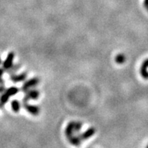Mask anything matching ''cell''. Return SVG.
<instances>
[{
    "instance_id": "1",
    "label": "cell",
    "mask_w": 148,
    "mask_h": 148,
    "mask_svg": "<svg viewBox=\"0 0 148 148\" xmlns=\"http://www.w3.org/2000/svg\"><path fill=\"white\" fill-rule=\"evenodd\" d=\"M40 96L39 91L36 89H31V90H28L27 92H26V95H25L23 99V103H26L29 102V100H36L38 99Z\"/></svg>"
},
{
    "instance_id": "2",
    "label": "cell",
    "mask_w": 148,
    "mask_h": 148,
    "mask_svg": "<svg viewBox=\"0 0 148 148\" xmlns=\"http://www.w3.org/2000/svg\"><path fill=\"white\" fill-rule=\"evenodd\" d=\"M40 82V80L38 77H32V78L29 79L27 81L24 83V84L22 86V90L23 92H27L28 90H31V89L34 88L35 86H37Z\"/></svg>"
},
{
    "instance_id": "3",
    "label": "cell",
    "mask_w": 148,
    "mask_h": 148,
    "mask_svg": "<svg viewBox=\"0 0 148 148\" xmlns=\"http://www.w3.org/2000/svg\"><path fill=\"white\" fill-rule=\"evenodd\" d=\"M23 107L25 108L27 112H29L33 116H38L39 114L40 108L36 105H30L29 104V102H26V103H23Z\"/></svg>"
},
{
    "instance_id": "4",
    "label": "cell",
    "mask_w": 148,
    "mask_h": 148,
    "mask_svg": "<svg viewBox=\"0 0 148 148\" xmlns=\"http://www.w3.org/2000/svg\"><path fill=\"white\" fill-rule=\"evenodd\" d=\"M96 130L94 127H90L89 128L88 130H86L84 132H83L81 134H79L78 136L80 138L81 141H86L90 138L92 137L95 133H96Z\"/></svg>"
},
{
    "instance_id": "5",
    "label": "cell",
    "mask_w": 148,
    "mask_h": 148,
    "mask_svg": "<svg viewBox=\"0 0 148 148\" xmlns=\"http://www.w3.org/2000/svg\"><path fill=\"white\" fill-rule=\"evenodd\" d=\"M14 59V53L13 52H10L8 54L7 57L3 62V69L5 70H8L11 66H13Z\"/></svg>"
},
{
    "instance_id": "6",
    "label": "cell",
    "mask_w": 148,
    "mask_h": 148,
    "mask_svg": "<svg viewBox=\"0 0 148 148\" xmlns=\"http://www.w3.org/2000/svg\"><path fill=\"white\" fill-rule=\"evenodd\" d=\"M26 77H27V74H26V72H23V73L19 74V75H15V74L11 75V78L10 79L14 83H19L25 81Z\"/></svg>"
},
{
    "instance_id": "7",
    "label": "cell",
    "mask_w": 148,
    "mask_h": 148,
    "mask_svg": "<svg viewBox=\"0 0 148 148\" xmlns=\"http://www.w3.org/2000/svg\"><path fill=\"white\" fill-rule=\"evenodd\" d=\"M75 121H71L68 123L66 130H65V135L67 138L71 135H73L74 132H75Z\"/></svg>"
},
{
    "instance_id": "8",
    "label": "cell",
    "mask_w": 148,
    "mask_h": 148,
    "mask_svg": "<svg viewBox=\"0 0 148 148\" xmlns=\"http://www.w3.org/2000/svg\"><path fill=\"white\" fill-rule=\"evenodd\" d=\"M68 141H69V142L71 144V145H74V146L75 147H79L80 145H81V140L80 139V138H79L78 135H71V136H70L69 138H68Z\"/></svg>"
},
{
    "instance_id": "9",
    "label": "cell",
    "mask_w": 148,
    "mask_h": 148,
    "mask_svg": "<svg viewBox=\"0 0 148 148\" xmlns=\"http://www.w3.org/2000/svg\"><path fill=\"white\" fill-rule=\"evenodd\" d=\"M19 92V89L16 86H11L10 88L5 90V92H4V95L6 96L7 97H11L12 96H14L16 94H17Z\"/></svg>"
},
{
    "instance_id": "10",
    "label": "cell",
    "mask_w": 148,
    "mask_h": 148,
    "mask_svg": "<svg viewBox=\"0 0 148 148\" xmlns=\"http://www.w3.org/2000/svg\"><path fill=\"white\" fill-rule=\"evenodd\" d=\"M11 108L13 110L14 112L18 113L21 110V103L18 100H13L11 103Z\"/></svg>"
},
{
    "instance_id": "11",
    "label": "cell",
    "mask_w": 148,
    "mask_h": 148,
    "mask_svg": "<svg viewBox=\"0 0 148 148\" xmlns=\"http://www.w3.org/2000/svg\"><path fill=\"white\" fill-rule=\"evenodd\" d=\"M126 56L123 53H119L115 57V62H116L119 65H121V64L124 63L125 61H126Z\"/></svg>"
},
{
    "instance_id": "12",
    "label": "cell",
    "mask_w": 148,
    "mask_h": 148,
    "mask_svg": "<svg viewBox=\"0 0 148 148\" xmlns=\"http://www.w3.org/2000/svg\"><path fill=\"white\" fill-rule=\"evenodd\" d=\"M20 67H21V66H20V65H19V64L13 65V66L10 68L8 70V74H11V75H14V74H15L17 71H18V69H20Z\"/></svg>"
},
{
    "instance_id": "13",
    "label": "cell",
    "mask_w": 148,
    "mask_h": 148,
    "mask_svg": "<svg viewBox=\"0 0 148 148\" xmlns=\"http://www.w3.org/2000/svg\"><path fill=\"white\" fill-rule=\"evenodd\" d=\"M82 129V123L81 122H75V132H77V133H79V132L81 131V130Z\"/></svg>"
},
{
    "instance_id": "14",
    "label": "cell",
    "mask_w": 148,
    "mask_h": 148,
    "mask_svg": "<svg viewBox=\"0 0 148 148\" xmlns=\"http://www.w3.org/2000/svg\"><path fill=\"white\" fill-rule=\"evenodd\" d=\"M141 69H148V59L144 61V62L141 65Z\"/></svg>"
},
{
    "instance_id": "15",
    "label": "cell",
    "mask_w": 148,
    "mask_h": 148,
    "mask_svg": "<svg viewBox=\"0 0 148 148\" xmlns=\"http://www.w3.org/2000/svg\"><path fill=\"white\" fill-rule=\"evenodd\" d=\"M3 74H4V69H1V68H0V84H4V81H3V79L2 78Z\"/></svg>"
},
{
    "instance_id": "16",
    "label": "cell",
    "mask_w": 148,
    "mask_h": 148,
    "mask_svg": "<svg viewBox=\"0 0 148 148\" xmlns=\"http://www.w3.org/2000/svg\"><path fill=\"white\" fill-rule=\"evenodd\" d=\"M5 91V87L3 84H0V93L1 92H3Z\"/></svg>"
},
{
    "instance_id": "17",
    "label": "cell",
    "mask_w": 148,
    "mask_h": 148,
    "mask_svg": "<svg viewBox=\"0 0 148 148\" xmlns=\"http://www.w3.org/2000/svg\"><path fill=\"white\" fill-rule=\"evenodd\" d=\"M144 5L146 8L147 9H148V0H145L144 1Z\"/></svg>"
},
{
    "instance_id": "18",
    "label": "cell",
    "mask_w": 148,
    "mask_h": 148,
    "mask_svg": "<svg viewBox=\"0 0 148 148\" xmlns=\"http://www.w3.org/2000/svg\"><path fill=\"white\" fill-rule=\"evenodd\" d=\"M2 64V59H1V57H0V65Z\"/></svg>"
},
{
    "instance_id": "19",
    "label": "cell",
    "mask_w": 148,
    "mask_h": 148,
    "mask_svg": "<svg viewBox=\"0 0 148 148\" xmlns=\"http://www.w3.org/2000/svg\"><path fill=\"white\" fill-rule=\"evenodd\" d=\"M146 148H148V145H147V147Z\"/></svg>"
},
{
    "instance_id": "20",
    "label": "cell",
    "mask_w": 148,
    "mask_h": 148,
    "mask_svg": "<svg viewBox=\"0 0 148 148\" xmlns=\"http://www.w3.org/2000/svg\"><path fill=\"white\" fill-rule=\"evenodd\" d=\"M147 10H148V9H147Z\"/></svg>"
}]
</instances>
